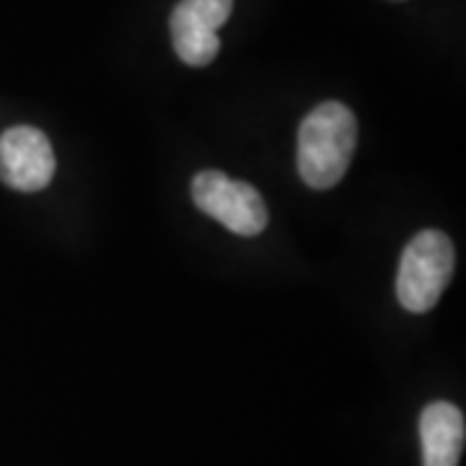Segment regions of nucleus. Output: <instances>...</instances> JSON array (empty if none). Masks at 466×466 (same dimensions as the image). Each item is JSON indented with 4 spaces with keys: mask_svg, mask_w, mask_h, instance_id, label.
Wrapping results in <instances>:
<instances>
[{
    "mask_svg": "<svg viewBox=\"0 0 466 466\" xmlns=\"http://www.w3.org/2000/svg\"><path fill=\"white\" fill-rule=\"evenodd\" d=\"M192 200L205 216L216 218L238 236H257L265 231L267 205L262 195L247 182H236L223 171H200L192 179Z\"/></svg>",
    "mask_w": 466,
    "mask_h": 466,
    "instance_id": "nucleus-3",
    "label": "nucleus"
},
{
    "mask_svg": "<svg viewBox=\"0 0 466 466\" xmlns=\"http://www.w3.org/2000/svg\"><path fill=\"white\" fill-rule=\"evenodd\" d=\"M233 0H179L168 18L171 45L184 66H210L220 52L218 29L231 18Z\"/></svg>",
    "mask_w": 466,
    "mask_h": 466,
    "instance_id": "nucleus-4",
    "label": "nucleus"
},
{
    "mask_svg": "<svg viewBox=\"0 0 466 466\" xmlns=\"http://www.w3.org/2000/svg\"><path fill=\"white\" fill-rule=\"evenodd\" d=\"M358 122L342 101H324L299 127V174L311 189H332L348 174Z\"/></svg>",
    "mask_w": 466,
    "mask_h": 466,
    "instance_id": "nucleus-1",
    "label": "nucleus"
},
{
    "mask_svg": "<svg viewBox=\"0 0 466 466\" xmlns=\"http://www.w3.org/2000/svg\"><path fill=\"white\" fill-rule=\"evenodd\" d=\"M55 150L47 135L16 125L0 135V179L18 192H39L55 177Z\"/></svg>",
    "mask_w": 466,
    "mask_h": 466,
    "instance_id": "nucleus-5",
    "label": "nucleus"
},
{
    "mask_svg": "<svg viewBox=\"0 0 466 466\" xmlns=\"http://www.w3.org/2000/svg\"><path fill=\"white\" fill-rule=\"evenodd\" d=\"M466 441V422L451 401H433L420 415L422 466H459Z\"/></svg>",
    "mask_w": 466,
    "mask_h": 466,
    "instance_id": "nucleus-6",
    "label": "nucleus"
},
{
    "mask_svg": "<svg viewBox=\"0 0 466 466\" xmlns=\"http://www.w3.org/2000/svg\"><path fill=\"white\" fill-rule=\"evenodd\" d=\"M456 267V251L443 231H420L404 247L397 272V299L410 314L435 309L449 288Z\"/></svg>",
    "mask_w": 466,
    "mask_h": 466,
    "instance_id": "nucleus-2",
    "label": "nucleus"
}]
</instances>
